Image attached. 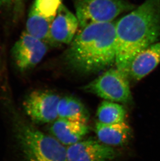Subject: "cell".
I'll return each instance as SVG.
<instances>
[{
  "label": "cell",
  "mask_w": 160,
  "mask_h": 161,
  "mask_svg": "<svg viewBox=\"0 0 160 161\" xmlns=\"http://www.w3.org/2000/svg\"><path fill=\"white\" fill-rule=\"evenodd\" d=\"M115 31V65L128 75L135 56L160 39V0H146L116 21Z\"/></svg>",
  "instance_id": "cell-1"
},
{
  "label": "cell",
  "mask_w": 160,
  "mask_h": 161,
  "mask_svg": "<svg viewBox=\"0 0 160 161\" xmlns=\"http://www.w3.org/2000/svg\"><path fill=\"white\" fill-rule=\"evenodd\" d=\"M116 23L94 24L81 29L65 52L67 66L77 73L90 74L115 64Z\"/></svg>",
  "instance_id": "cell-2"
},
{
  "label": "cell",
  "mask_w": 160,
  "mask_h": 161,
  "mask_svg": "<svg viewBox=\"0 0 160 161\" xmlns=\"http://www.w3.org/2000/svg\"><path fill=\"white\" fill-rule=\"evenodd\" d=\"M17 142L26 161H68L67 152L57 139L28 122L13 107L8 108Z\"/></svg>",
  "instance_id": "cell-3"
},
{
  "label": "cell",
  "mask_w": 160,
  "mask_h": 161,
  "mask_svg": "<svg viewBox=\"0 0 160 161\" xmlns=\"http://www.w3.org/2000/svg\"><path fill=\"white\" fill-rule=\"evenodd\" d=\"M81 29L90 25L113 21L136 6L127 0H73Z\"/></svg>",
  "instance_id": "cell-4"
},
{
  "label": "cell",
  "mask_w": 160,
  "mask_h": 161,
  "mask_svg": "<svg viewBox=\"0 0 160 161\" xmlns=\"http://www.w3.org/2000/svg\"><path fill=\"white\" fill-rule=\"evenodd\" d=\"M84 91L113 102L128 103L132 100L130 78L116 67L108 69L83 87Z\"/></svg>",
  "instance_id": "cell-5"
},
{
  "label": "cell",
  "mask_w": 160,
  "mask_h": 161,
  "mask_svg": "<svg viewBox=\"0 0 160 161\" xmlns=\"http://www.w3.org/2000/svg\"><path fill=\"white\" fill-rule=\"evenodd\" d=\"M60 99L59 96L52 91L36 90L26 97L23 107L33 123H49L58 117L57 107Z\"/></svg>",
  "instance_id": "cell-6"
},
{
  "label": "cell",
  "mask_w": 160,
  "mask_h": 161,
  "mask_svg": "<svg viewBox=\"0 0 160 161\" xmlns=\"http://www.w3.org/2000/svg\"><path fill=\"white\" fill-rule=\"evenodd\" d=\"M62 4V0H35L26 23V32L47 41L51 23Z\"/></svg>",
  "instance_id": "cell-7"
},
{
  "label": "cell",
  "mask_w": 160,
  "mask_h": 161,
  "mask_svg": "<svg viewBox=\"0 0 160 161\" xmlns=\"http://www.w3.org/2000/svg\"><path fill=\"white\" fill-rule=\"evenodd\" d=\"M47 49L44 41L24 31L13 46V58L18 69L24 72L38 65L44 58Z\"/></svg>",
  "instance_id": "cell-8"
},
{
  "label": "cell",
  "mask_w": 160,
  "mask_h": 161,
  "mask_svg": "<svg viewBox=\"0 0 160 161\" xmlns=\"http://www.w3.org/2000/svg\"><path fill=\"white\" fill-rule=\"evenodd\" d=\"M67 152L68 161H113L116 156L113 147L92 139L69 146Z\"/></svg>",
  "instance_id": "cell-9"
},
{
  "label": "cell",
  "mask_w": 160,
  "mask_h": 161,
  "mask_svg": "<svg viewBox=\"0 0 160 161\" xmlns=\"http://www.w3.org/2000/svg\"><path fill=\"white\" fill-rule=\"evenodd\" d=\"M79 26L77 17L63 4L61 5L50 27L47 41L56 44H70Z\"/></svg>",
  "instance_id": "cell-10"
},
{
  "label": "cell",
  "mask_w": 160,
  "mask_h": 161,
  "mask_svg": "<svg viewBox=\"0 0 160 161\" xmlns=\"http://www.w3.org/2000/svg\"><path fill=\"white\" fill-rule=\"evenodd\" d=\"M160 63V42L151 44L135 56L130 63V79L138 81L151 73Z\"/></svg>",
  "instance_id": "cell-11"
},
{
  "label": "cell",
  "mask_w": 160,
  "mask_h": 161,
  "mask_svg": "<svg viewBox=\"0 0 160 161\" xmlns=\"http://www.w3.org/2000/svg\"><path fill=\"white\" fill-rule=\"evenodd\" d=\"M50 131L59 142L70 146L80 142L89 132V127L86 124L58 118L53 122Z\"/></svg>",
  "instance_id": "cell-12"
},
{
  "label": "cell",
  "mask_w": 160,
  "mask_h": 161,
  "mask_svg": "<svg viewBox=\"0 0 160 161\" xmlns=\"http://www.w3.org/2000/svg\"><path fill=\"white\" fill-rule=\"evenodd\" d=\"M95 132L101 143L110 147L119 146L125 144L129 140L131 129L125 121L113 124L98 122L96 124Z\"/></svg>",
  "instance_id": "cell-13"
},
{
  "label": "cell",
  "mask_w": 160,
  "mask_h": 161,
  "mask_svg": "<svg viewBox=\"0 0 160 161\" xmlns=\"http://www.w3.org/2000/svg\"><path fill=\"white\" fill-rule=\"evenodd\" d=\"M59 119L86 124L89 119V114L84 105L77 98L66 96L61 98L57 107Z\"/></svg>",
  "instance_id": "cell-14"
},
{
  "label": "cell",
  "mask_w": 160,
  "mask_h": 161,
  "mask_svg": "<svg viewBox=\"0 0 160 161\" xmlns=\"http://www.w3.org/2000/svg\"><path fill=\"white\" fill-rule=\"evenodd\" d=\"M99 122L106 124H113L124 122L126 111L122 105L116 102L104 101L97 110Z\"/></svg>",
  "instance_id": "cell-15"
},
{
  "label": "cell",
  "mask_w": 160,
  "mask_h": 161,
  "mask_svg": "<svg viewBox=\"0 0 160 161\" xmlns=\"http://www.w3.org/2000/svg\"><path fill=\"white\" fill-rule=\"evenodd\" d=\"M21 0H0L1 5H10L18 3Z\"/></svg>",
  "instance_id": "cell-16"
}]
</instances>
